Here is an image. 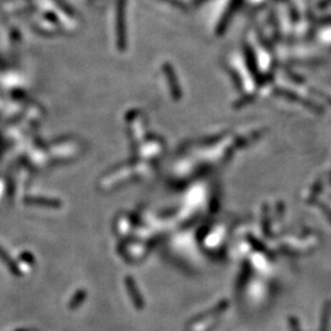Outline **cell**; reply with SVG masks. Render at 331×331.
<instances>
[{"label":"cell","mask_w":331,"mask_h":331,"mask_svg":"<svg viewBox=\"0 0 331 331\" xmlns=\"http://www.w3.org/2000/svg\"><path fill=\"white\" fill-rule=\"evenodd\" d=\"M127 286H128V289H129V291H130V296H132L134 304L137 305V307H139V308L142 307V299H141L140 294L138 293L139 291H138L137 286H135V284H134V281H133L132 279H128Z\"/></svg>","instance_id":"6da1fadb"},{"label":"cell","mask_w":331,"mask_h":331,"mask_svg":"<svg viewBox=\"0 0 331 331\" xmlns=\"http://www.w3.org/2000/svg\"><path fill=\"white\" fill-rule=\"evenodd\" d=\"M0 260H1L2 263H4L5 265H6L7 268H9L10 270L12 271V274H15V275H16V274H19V269H16V266H15L12 259L10 258V256L7 255V254L5 253V251L2 250L1 248H0Z\"/></svg>","instance_id":"7a4b0ae2"}]
</instances>
